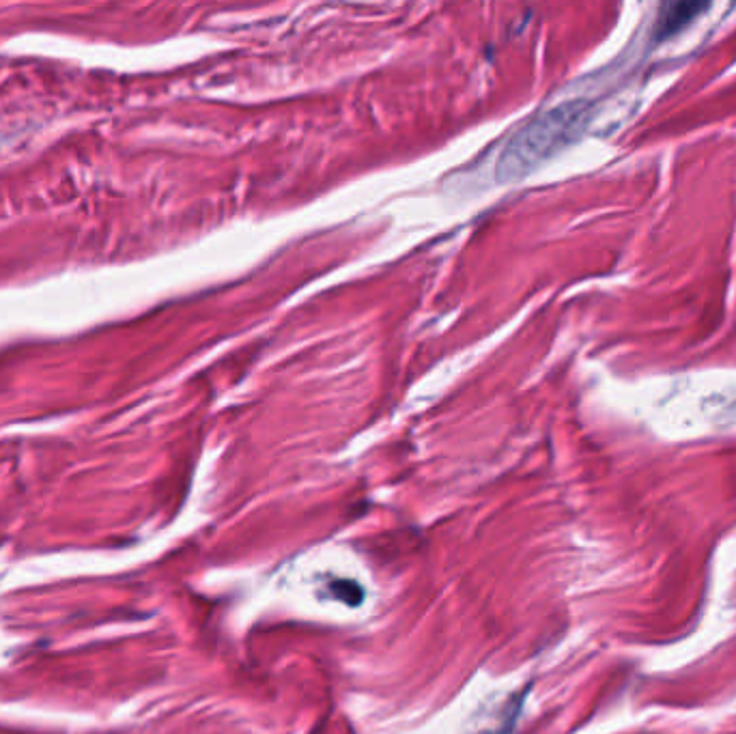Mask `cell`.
I'll use <instances>...</instances> for the list:
<instances>
[{
    "mask_svg": "<svg viewBox=\"0 0 736 734\" xmlns=\"http://www.w3.org/2000/svg\"><path fill=\"white\" fill-rule=\"evenodd\" d=\"M588 119L590 106L586 102H569L547 110L508 143L498 162V179L515 181L530 175L551 155L571 145L584 132Z\"/></svg>",
    "mask_w": 736,
    "mask_h": 734,
    "instance_id": "obj_1",
    "label": "cell"
},
{
    "mask_svg": "<svg viewBox=\"0 0 736 734\" xmlns=\"http://www.w3.org/2000/svg\"><path fill=\"white\" fill-rule=\"evenodd\" d=\"M332 592L349 605H358L362 601V588L356 582H332Z\"/></svg>",
    "mask_w": 736,
    "mask_h": 734,
    "instance_id": "obj_3",
    "label": "cell"
},
{
    "mask_svg": "<svg viewBox=\"0 0 736 734\" xmlns=\"http://www.w3.org/2000/svg\"><path fill=\"white\" fill-rule=\"evenodd\" d=\"M711 5L706 3H668L659 9L657 16V24H655V39L663 41L670 39L674 35H678L689 24L696 22V18H700V13L709 11Z\"/></svg>",
    "mask_w": 736,
    "mask_h": 734,
    "instance_id": "obj_2",
    "label": "cell"
}]
</instances>
